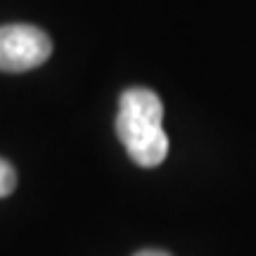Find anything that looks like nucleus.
Here are the masks:
<instances>
[{"label":"nucleus","instance_id":"f257e3e1","mask_svg":"<svg viewBox=\"0 0 256 256\" xmlns=\"http://www.w3.org/2000/svg\"><path fill=\"white\" fill-rule=\"evenodd\" d=\"M164 104L150 88H128L119 100L116 136L128 156L142 168H154L168 156V136L164 126Z\"/></svg>","mask_w":256,"mask_h":256},{"label":"nucleus","instance_id":"f03ea898","mask_svg":"<svg viewBox=\"0 0 256 256\" xmlns=\"http://www.w3.org/2000/svg\"><path fill=\"white\" fill-rule=\"evenodd\" d=\"M50 55H52V40L43 28L31 24L0 26V72H31L46 64Z\"/></svg>","mask_w":256,"mask_h":256},{"label":"nucleus","instance_id":"7ed1b4c3","mask_svg":"<svg viewBox=\"0 0 256 256\" xmlns=\"http://www.w3.org/2000/svg\"><path fill=\"white\" fill-rule=\"evenodd\" d=\"M17 188V171L12 168L8 159L0 156V197H8L12 194Z\"/></svg>","mask_w":256,"mask_h":256},{"label":"nucleus","instance_id":"20e7f679","mask_svg":"<svg viewBox=\"0 0 256 256\" xmlns=\"http://www.w3.org/2000/svg\"><path fill=\"white\" fill-rule=\"evenodd\" d=\"M136 256H171L168 252H162V249H142V252H138Z\"/></svg>","mask_w":256,"mask_h":256}]
</instances>
